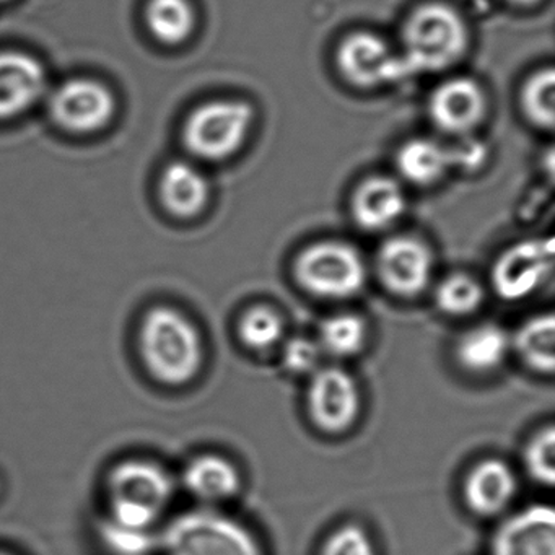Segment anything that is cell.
Returning a JSON list of instances; mask_svg holds the SVG:
<instances>
[{
    "instance_id": "6da1fadb",
    "label": "cell",
    "mask_w": 555,
    "mask_h": 555,
    "mask_svg": "<svg viewBox=\"0 0 555 555\" xmlns=\"http://www.w3.org/2000/svg\"><path fill=\"white\" fill-rule=\"evenodd\" d=\"M141 350L152 375L167 385L191 382L203 365L199 333L173 308L149 311L142 323Z\"/></svg>"
},
{
    "instance_id": "7a4b0ae2",
    "label": "cell",
    "mask_w": 555,
    "mask_h": 555,
    "mask_svg": "<svg viewBox=\"0 0 555 555\" xmlns=\"http://www.w3.org/2000/svg\"><path fill=\"white\" fill-rule=\"evenodd\" d=\"M467 48V28L463 17L444 4H425L415 9L402 30V54L408 76L435 73L453 66Z\"/></svg>"
},
{
    "instance_id": "3957f363",
    "label": "cell",
    "mask_w": 555,
    "mask_h": 555,
    "mask_svg": "<svg viewBox=\"0 0 555 555\" xmlns=\"http://www.w3.org/2000/svg\"><path fill=\"white\" fill-rule=\"evenodd\" d=\"M109 519L135 529H151L173 496L167 470L149 461H126L108 480Z\"/></svg>"
},
{
    "instance_id": "277c9868",
    "label": "cell",
    "mask_w": 555,
    "mask_h": 555,
    "mask_svg": "<svg viewBox=\"0 0 555 555\" xmlns=\"http://www.w3.org/2000/svg\"><path fill=\"white\" fill-rule=\"evenodd\" d=\"M162 545L165 555H262L251 531L214 512H191L175 519Z\"/></svg>"
},
{
    "instance_id": "5b68a950",
    "label": "cell",
    "mask_w": 555,
    "mask_h": 555,
    "mask_svg": "<svg viewBox=\"0 0 555 555\" xmlns=\"http://www.w3.org/2000/svg\"><path fill=\"white\" fill-rule=\"evenodd\" d=\"M298 284L320 298L346 300L362 292L366 268L362 255L343 242L308 246L295 262Z\"/></svg>"
},
{
    "instance_id": "8992f818",
    "label": "cell",
    "mask_w": 555,
    "mask_h": 555,
    "mask_svg": "<svg viewBox=\"0 0 555 555\" xmlns=\"http://www.w3.org/2000/svg\"><path fill=\"white\" fill-rule=\"evenodd\" d=\"M255 122V109L240 100H217L194 109L184 125V144L203 160H225L240 151Z\"/></svg>"
},
{
    "instance_id": "52a82bcc",
    "label": "cell",
    "mask_w": 555,
    "mask_h": 555,
    "mask_svg": "<svg viewBox=\"0 0 555 555\" xmlns=\"http://www.w3.org/2000/svg\"><path fill=\"white\" fill-rule=\"evenodd\" d=\"M336 60L344 79L360 89H375L408 77L401 56L383 38L365 31L347 37Z\"/></svg>"
},
{
    "instance_id": "ba28073f",
    "label": "cell",
    "mask_w": 555,
    "mask_h": 555,
    "mask_svg": "<svg viewBox=\"0 0 555 555\" xmlns=\"http://www.w3.org/2000/svg\"><path fill=\"white\" fill-rule=\"evenodd\" d=\"M554 271L552 240L519 243L506 249L492 269V284L503 300L518 301L534 294Z\"/></svg>"
},
{
    "instance_id": "9c48e42d",
    "label": "cell",
    "mask_w": 555,
    "mask_h": 555,
    "mask_svg": "<svg viewBox=\"0 0 555 555\" xmlns=\"http://www.w3.org/2000/svg\"><path fill=\"white\" fill-rule=\"evenodd\" d=\"M308 411L327 434L352 427L360 412V389L353 376L336 366L317 370L308 388Z\"/></svg>"
},
{
    "instance_id": "30bf717a",
    "label": "cell",
    "mask_w": 555,
    "mask_h": 555,
    "mask_svg": "<svg viewBox=\"0 0 555 555\" xmlns=\"http://www.w3.org/2000/svg\"><path fill=\"white\" fill-rule=\"evenodd\" d=\"M379 281L398 297H417L430 284L434 258L421 240L396 236L383 243L376 258Z\"/></svg>"
},
{
    "instance_id": "8fae6325",
    "label": "cell",
    "mask_w": 555,
    "mask_h": 555,
    "mask_svg": "<svg viewBox=\"0 0 555 555\" xmlns=\"http://www.w3.org/2000/svg\"><path fill=\"white\" fill-rule=\"evenodd\" d=\"M51 115L67 131L93 132L108 125L115 113L113 93L92 79L67 80L51 96Z\"/></svg>"
},
{
    "instance_id": "7c38bea8",
    "label": "cell",
    "mask_w": 555,
    "mask_h": 555,
    "mask_svg": "<svg viewBox=\"0 0 555 555\" xmlns=\"http://www.w3.org/2000/svg\"><path fill=\"white\" fill-rule=\"evenodd\" d=\"M431 121L447 134H466L479 126L487 112V99L479 83L466 77L447 80L431 93Z\"/></svg>"
},
{
    "instance_id": "4fadbf2b",
    "label": "cell",
    "mask_w": 555,
    "mask_h": 555,
    "mask_svg": "<svg viewBox=\"0 0 555 555\" xmlns=\"http://www.w3.org/2000/svg\"><path fill=\"white\" fill-rule=\"evenodd\" d=\"M492 555H555V513L534 505L506 519L492 541Z\"/></svg>"
},
{
    "instance_id": "5bb4252c",
    "label": "cell",
    "mask_w": 555,
    "mask_h": 555,
    "mask_svg": "<svg viewBox=\"0 0 555 555\" xmlns=\"http://www.w3.org/2000/svg\"><path fill=\"white\" fill-rule=\"evenodd\" d=\"M482 158L479 147L451 151L434 139H414L399 149L396 165L401 177L409 183L428 186L441 180L454 165H477Z\"/></svg>"
},
{
    "instance_id": "9a60e30c",
    "label": "cell",
    "mask_w": 555,
    "mask_h": 555,
    "mask_svg": "<svg viewBox=\"0 0 555 555\" xmlns=\"http://www.w3.org/2000/svg\"><path fill=\"white\" fill-rule=\"evenodd\" d=\"M47 90L40 61L18 51L0 53V119L27 112Z\"/></svg>"
},
{
    "instance_id": "2e32d148",
    "label": "cell",
    "mask_w": 555,
    "mask_h": 555,
    "mask_svg": "<svg viewBox=\"0 0 555 555\" xmlns=\"http://www.w3.org/2000/svg\"><path fill=\"white\" fill-rule=\"evenodd\" d=\"M405 210V194L398 181L373 177L357 188L352 197V214L357 225L379 232L395 225Z\"/></svg>"
},
{
    "instance_id": "e0dca14e",
    "label": "cell",
    "mask_w": 555,
    "mask_h": 555,
    "mask_svg": "<svg viewBox=\"0 0 555 555\" xmlns=\"http://www.w3.org/2000/svg\"><path fill=\"white\" fill-rule=\"evenodd\" d=\"M518 482L508 464L486 460L477 464L464 483V499L474 513L495 516L515 499Z\"/></svg>"
},
{
    "instance_id": "ac0fdd59",
    "label": "cell",
    "mask_w": 555,
    "mask_h": 555,
    "mask_svg": "<svg viewBox=\"0 0 555 555\" xmlns=\"http://www.w3.org/2000/svg\"><path fill=\"white\" fill-rule=\"evenodd\" d=\"M162 201L173 216L190 219L209 201V181L188 162H173L165 168L160 181Z\"/></svg>"
},
{
    "instance_id": "d6986e66",
    "label": "cell",
    "mask_w": 555,
    "mask_h": 555,
    "mask_svg": "<svg viewBox=\"0 0 555 555\" xmlns=\"http://www.w3.org/2000/svg\"><path fill=\"white\" fill-rule=\"evenodd\" d=\"M183 483L188 492L203 502H223L238 493L242 477L225 457L204 454L188 464Z\"/></svg>"
},
{
    "instance_id": "ffe728a7",
    "label": "cell",
    "mask_w": 555,
    "mask_h": 555,
    "mask_svg": "<svg viewBox=\"0 0 555 555\" xmlns=\"http://www.w3.org/2000/svg\"><path fill=\"white\" fill-rule=\"evenodd\" d=\"M512 337L499 324H480L457 340L456 359L467 372L490 373L505 362Z\"/></svg>"
},
{
    "instance_id": "44dd1931",
    "label": "cell",
    "mask_w": 555,
    "mask_h": 555,
    "mask_svg": "<svg viewBox=\"0 0 555 555\" xmlns=\"http://www.w3.org/2000/svg\"><path fill=\"white\" fill-rule=\"evenodd\" d=\"M512 346L529 369L551 375L555 369L554 314H539L522 323Z\"/></svg>"
},
{
    "instance_id": "7402d4cb",
    "label": "cell",
    "mask_w": 555,
    "mask_h": 555,
    "mask_svg": "<svg viewBox=\"0 0 555 555\" xmlns=\"http://www.w3.org/2000/svg\"><path fill=\"white\" fill-rule=\"evenodd\" d=\"M145 18L149 30L165 44L183 43L193 34L196 24L190 0H151Z\"/></svg>"
},
{
    "instance_id": "603a6c76",
    "label": "cell",
    "mask_w": 555,
    "mask_h": 555,
    "mask_svg": "<svg viewBox=\"0 0 555 555\" xmlns=\"http://www.w3.org/2000/svg\"><path fill=\"white\" fill-rule=\"evenodd\" d=\"M366 324L362 318L352 313L334 314L320 326V344L323 353L347 359L357 356L365 346Z\"/></svg>"
},
{
    "instance_id": "cb8c5ba5",
    "label": "cell",
    "mask_w": 555,
    "mask_h": 555,
    "mask_svg": "<svg viewBox=\"0 0 555 555\" xmlns=\"http://www.w3.org/2000/svg\"><path fill=\"white\" fill-rule=\"evenodd\" d=\"M521 105L532 125L552 129L555 119V76L551 67L529 77L522 87Z\"/></svg>"
},
{
    "instance_id": "d4e9b609",
    "label": "cell",
    "mask_w": 555,
    "mask_h": 555,
    "mask_svg": "<svg viewBox=\"0 0 555 555\" xmlns=\"http://www.w3.org/2000/svg\"><path fill=\"white\" fill-rule=\"evenodd\" d=\"M435 300L443 313L466 317L482 305L483 288L470 275L454 274L438 285Z\"/></svg>"
},
{
    "instance_id": "484cf974",
    "label": "cell",
    "mask_w": 555,
    "mask_h": 555,
    "mask_svg": "<svg viewBox=\"0 0 555 555\" xmlns=\"http://www.w3.org/2000/svg\"><path fill=\"white\" fill-rule=\"evenodd\" d=\"M240 339L253 350H268L281 340L284 323L274 310L256 307L246 311L240 320Z\"/></svg>"
},
{
    "instance_id": "4316f807",
    "label": "cell",
    "mask_w": 555,
    "mask_h": 555,
    "mask_svg": "<svg viewBox=\"0 0 555 555\" xmlns=\"http://www.w3.org/2000/svg\"><path fill=\"white\" fill-rule=\"evenodd\" d=\"M100 538L113 555H149L155 542L151 529H135L106 519L100 529Z\"/></svg>"
},
{
    "instance_id": "83f0119b",
    "label": "cell",
    "mask_w": 555,
    "mask_h": 555,
    "mask_svg": "<svg viewBox=\"0 0 555 555\" xmlns=\"http://www.w3.org/2000/svg\"><path fill=\"white\" fill-rule=\"evenodd\" d=\"M525 464L532 479L544 486H554L555 480V428H542L531 438L525 451Z\"/></svg>"
},
{
    "instance_id": "f1b7e54d",
    "label": "cell",
    "mask_w": 555,
    "mask_h": 555,
    "mask_svg": "<svg viewBox=\"0 0 555 555\" xmlns=\"http://www.w3.org/2000/svg\"><path fill=\"white\" fill-rule=\"evenodd\" d=\"M321 555H376V552L365 529L356 525H346L336 529L326 539Z\"/></svg>"
},
{
    "instance_id": "f546056e",
    "label": "cell",
    "mask_w": 555,
    "mask_h": 555,
    "mask_svg": "<svg viewBox=\"0 0 555 555\" xmlns=\"http://www.w3.org/2000/svg\"><path fill=\"white\" fill-rule=\"evenodd\" d=\"M321 350L320 344L317 340L307 339V337H294L285 344L284 365L288 372L295 375H313L317 370H320Z\"/></svg>"
},
{
    "instance_id": "4dcf8cb0",
    "label": "cell",
    "mask_w": 555,
    "mask_h": 555,
    "mask_svg": "<svg viewBox=\"0 0 555 555\" xmlns=\"http://www.w3.org/2000/svg\"><path fill=\"white\" fill-rule=\"evenodd\" d=\"M512 4L522 5V8H528V5L538 4L539 0H508Z\"/></svg>"
},
{
    "instance_id": "1f68e13d",
    "label": "cell",
    "mask_w": 555,
    "mask_h": 555,
    "mask_svg": "<svg viewBox=\"0 0 555 555\" xmlns=\"http://www.w3.org/2000/svg\"><path fill=\"white\" fill-rule=\"evenodd\" d=\"M0 555H9V554H4V552H0Z\"/></svg>"
},
{
    "instance_id": "d6a6232c",
    "label": "cell",
    "mask_w": 555,
    "mask_h": 555,
    "mask_svg": "<svg viewBox=\"0 0 555 555\" xmlns=\"http://www.w3.org/2000/svg\"><path fill=\"white\" fill-rule=\"evenodd\" d=\"M0 2H5V0H0Z\"/></svg>"
}]
</instances>
